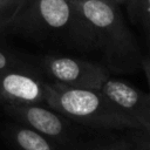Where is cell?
I'll use <instances>...</instances> for the list:
<instances>
[{
  "label": "cell",
  "mask_w": 150,
  "mask_h": 150,
  "mask_svg": "<svg viewBox=\"0 0 150 150\" xmlns=\"http://www.w3.org/2000/svg\"><path fill=\"white\" fill-rule=\"evenodd\" d=\"M47 67L57 84L70 88L101 90L110 77L105 67L76 57H53Z\"/></svg>",
  "instance_id": "3957f363"
},
{
  "label": "cell",
  "mask_w": 150,
  "mask_h": 150,
  "mask_svg": "<svg viewBox=\"0 0 150 150\" xmlns=\"http://www.w3.org/2000/svg\"><path fill=\"white\" fill-rule=\"evenodd\" d=\"M6 63H7V61H6L5 55L0 53V69H1V68H4V67L6 66Z\"/></svg>",
  "instance_id": "30bf717a"
},
{
  "label": "cell",
  "mask_w": 150,
  "mask_h": 150,
  "mask_svg": "<svg viewBox=\"0 0 150 150\" xmlns=\"http://www.w3.org/2000/svg\"><path fill=\"white\" fill-rule=\"evenodd\" d=\"M94 30L97 49L104 61L117 71L132 69L142 57L134 36L125 26L118 7L108 0H73Z\"/></svg>",
  "instance_id": "7a4b0ae2"
},
{
  "label": "cell",
  "mask_w": 150,
  "mask_h": 150,
  "mask_svg": "<svg viewBox=\"0 0 150 150\" xmlns=\"http://www.w3.org/2000/svg\"><path fill=\"white\" fill-rule=\"evenodd\" d=\"M141 64H142V68L145 73V77H146L148 86H149V95H150V55H148L145 57H142Z\"/></svg>",
  "instance_id": "ba28073f"
},
{
  "label": "cell",
  "mask_w": 150,
  "mask_h": 150,
  "mask_svg": "<svg viewBox=\"0 0 150 150\" xmlns=\"http://www.w3.org/2000/svg\"><path fill=\"white\" fill-rule=\"evenodd\" d=\"M144 150H150V136L148 137L146 142H145V145H144Z\"/></svg>",
  "instance_id": "7c38bea8"
},
{
  "label": "cell",
  "mask_w": 150,
  "mask_h": 150,
  "mask_svg": "<svg viewBox=\"0 0 150 150\" xmlns=\"http://www.w3.org/2000/svg\"><path fill=\"white\" fill-rule=\"evenodd\" d=\"M108 1H109V2H111L112 5L117 6V7L123 6V5H127V6H128V4L130 2V0H108Z\"/></svg>",
  "instance_id": "9c48e42d"
},
{
  "label": "cell",
  "mask_w": 150,
  "mask_h": 150,
  "mask_svg": "<svg viewBox=\"0 0 150 150\" xmlns=\"http://www.w3.org/2000/svg\"><path fill=\"white\" fill-rule=\"evenodd\" d=\"M128 8L129 12L141 21L150 40V0H130Z\"/></svg>",
  "instance_id": "52a82bcc"
},
{
  "label": "cell",
  "mask_w": 150,
  "mask_h": 150,
  "mask_svg": "<svg viewBox=\"0 0 150 150\" xmlns=\"http://www.w3.org/2000/svg\"><path fill=\"white\" fill-rule=\"evenodd\" d=\"M101 91L125 115L135 120L150 136V95L134 86L109 77Z\"/></svg>",
  "instance_id": "277c9868"
},
{
  "label": "cell",
  "mask_w": 150,
  "mask_h": 150,
  "mask_svg": "<svg viewBox=\"0 0 150 150\" xmlns=\"http://www.w3.org/2000/svg\"><path fill=\"white\" fill-rule=\"evenodd\" d=\"M148 137H149V136H148ZM146 139H148V138H146ZM146 139H145V142H146ZM145 142H144V143H142L141 145H138V146H136V148H134V149H129V150H144Z\"/></svg>",
  "instance_id": "8fae6325"
},
{
  "label": "cell",
  "mask_w": 150,
  "mask_h": 150,
  "mask_svg": "<svg viewBox=\"0 0 150 150\" xmlns=\"http://www.w3.org/2000/svg\"><path fill=\"white\" fill-rule=\"evenodd\" d=\"M4 95L25 104H35L47 100L48 90L36 80L22 74H8L1 82Z\"/></svg>",
  "instance_id": "5b68a950"
},
{
  "label": "cell",
  "mask_w": 150,
  "mask_h": 150,
  "mask_svg": "<svg viewBox=\"0 0 150 150\" xmlns=\"http://www.w3.org/2000/svg\"><path fill=\"white\" fill-rule=\"evenodd\" d=\"M47 104L71 121L101 130H143L122 112L101 90L70 88L62 84L47 87Z\"/></svg>",
  "instance_id": "6da1fadb"
},
{
  "label": "cell",
  "mask_w": 150,
  "mask_h": 150,
  "mask_svg": "<svg viewBox=\"0 0 150 150\" xmlns=\"http://www.w3.org/2000/svg\"><path fill=\"white\" fill-rule=\"evenodd\" d=\"M9 138L16 150H63L52 139L27 127L13 128Z\"/></svg>",
  "instance_id": "8992f818"
}]
</instances>
